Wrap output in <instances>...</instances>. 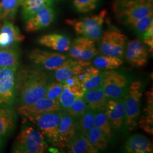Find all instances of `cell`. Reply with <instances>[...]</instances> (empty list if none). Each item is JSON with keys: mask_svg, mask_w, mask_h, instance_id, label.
<instances>
[{"mask_svg": "<svg viewBox=\"0 0 153 153\" xmlns=\"http://www.w3.org/2000/svg\"><path fill=\"white\" fill-rule=\"evenodd\" d=\"M52 79L47 71L36 66L17 69L15 96L19 105L31 104L45 97Z\"/></svg>", "mask_w": 153, "mask_h": 153, "instance_id": "6da1fadb", "label": "cell"}, {"mask_svg": "<svg viewBox=\"0 0 153 153\" xmlns=\"http://www.w3.org/2000/svg\"><path fill=\"white\" fill-rule=\"evenodd\" d=\"M112 10L119 22L130 25L137 19L153 13V0H115Z\"/></svg>", "mask_w": 153, "mask_h": 153, "instance_id": "7a4b0ae2", "label": "cell"}, {"mask_svg": "<svg viewBox=\"0 0 153 153\" xmlns=\"http://www.w3.org/2000/svg\"><path fill=\"white\" fill-rule=\"evenodd\" d=\"M48 144L42 133L30 126H23L14 144L13 152L16 153H43Z\"/></svg>", "mask_w": 153, "mask_h": 153, "instance_id": "3957f363", "label": "cell"}, {"mask_svg": "<svg viewBox=\"0 0 153 153\" xmlns=\"http://www.w3.org/2000/svg\"><path fill=\"white\" fill-rule=\"evenodd\" d=\"M143 84L139 81L131 82L124 98L125 108V125L129 131L136 126L141 113V101Z\"/></svg>", "mask_w": 153, "mask_h": 153, "instance_id": "277c9868", "label": "cell"}, {"mask_svg": "<svg viewBox=\"0 0 153 153\" xmlns=\"http://www.w3.org/2000/svg\"><path fill=\"white\" fill-rule=\"evenodd\" d=\"M99 40V50L103 55L122 57L124 54L128 38L117 27L109 26Z\"/></svg>", "mask_w": 153, "mask_h": 153, "instance_id": "5b68a950", "label": "cell"}, {"mask_svg": "<svg viewBox=\"0 0 153 153\" xmlns=\"http://www.w3.org/2000/svg\"><path fill=\"white\" fill-rule=\"evenodd\" d=\"M107 14V10L103 9L97 14L73 21L72 23L74 31L82 37L94 42L99 41L103 33V26Z\"/></svg>", "mask_w": 153, "mask_h": 153, "instance_id": "8992f818", "label": "cell"}, {"mask_svg": "<svg viewBox=\"0 0 153 153\" xmlns=\"http://www.w3.org/2000/svg\"><path fill=\"white\" fill-rule=\"evenodd\" d=\"M63 113V111L59 110L30 117L27 119L36 126L39 131L49 142L56 145L59 127Z\"/></svg>", "mask_w": 153, "mask_h": 153, "instance_id": "52a82bcc", "label": "cell"}, {"mask_svg": "<svg viewBox=\"0 0 153 153\" xmlns=\"http://www.w3.org/2000/svg\"><path fill=\"white\" fill-rule=\"evenodd\" d=\"M102 88L108 99H124L128 88L127 78L118 71H104Z\"/></svg>", "mask_w": 153, "mask_h": 153, "instance_id": "ba28073f", "label": "cell"}, {"mask_svg": "<svg viewBox=\"0 0 153 153\" xmlns=\"http://www.w3.org/2000/svg\"><path fill=\"white\" fill-rule=\"evenodd\" d=\"M60 52L36 48L29 54L28 59L33 64L45 71H54L68 59Z\"/></svg>", "mask_w": 153, "mask_h": 153, "instance_id": "9c48e42d", "label": "cell"}, {"mask_svg": "<svg viewBox=\"0 0 153 153\" xmlns=\"http://www.w3.org/2000/svg\"><path fill=\"white\" fill-rule=\"evenodd\" d=\"M18 67L0 69V107H9L15 102V78Z\"/></svg>", "mask_w": 153, "mask_h": 153, "instance_id": "30bf717a", "label": "cell"}, {"mask_svg": "<svg viewBox=\"0 0 153 153\" xmlns=\"http://www.w3.org/2000/svg\"><path fill=\"white\" fill-rule=\"evenodd\" d=\"M68 51L72 59L80 60H90L98 54L95 42L82 36L74 40Z\"/></svg>", "mask_w": 153, "mask_h": 153, "instance_id": "8fae6325", "label": "cell"}, {"mask_svg": "<svg viewBox=\"0 0 153 153\" xmlns=\"http://www.w3.org/2000/svg\"><path fill=\"white\" fill-rule=\"evenodd\" d=\"M59 110L61 109L58 99L47 97L40 99L31 104L20 105L18 108L19 114L26 118Z\"/></svg>", "mask_w": 153, "mask_h": 153, "instance_id": "7c38bea8", "label": "cell"}, {"mask_svg": "<svg viewBox=\"0 0 153 153\" xmlns=\"http://www.w3.org/2000/svg\"><path fill=\"white\" fill-rule=\"evenodd\" d=\"M126 58L132 65L143 67L148 63L149 52L146 45L138 39H133L127 42L126 48Z\"/></svg>", "mask_w": 153, "mask_h": 153, "instance_id": "4fadbf2b", "label": "cell"}, {"mask_svg": "<svg viewBox=\"0 0 153 153\" xmlns=\"http://www.w3.org/2000/svg\"><path fill=\"white\" fill-rule=\"evenodd\" d=\"M55 18V11L52 6L44 7L26 20L25 30L28 33L38 31L48 27Z\"/></svg>", "mask_w": 153, "mask_h": 153, "instance_id": "5bb4252c", "label": "cell"}, {"mask_svg": "<svg viewBox=\"0 0 153 153\" xmlns=\"http://www.w3.org/2000/svg\"><path fill=\"white\" fill-rule=\"evenodd\" d=\"M104 112L112 128L119 131L125 124L126 114L124 99H108Z\"/></svg>", "mask_w": 153, "mask_h": 153, "instance_id": "9a60e30c", "label": "cell"}, {"mask_svg": "<svg viewBox=\"0 0 153 153\" xmlns=\"http://www.w3.org/2000/svg\"><path fill=\"white\" fill-rule=\"evenodd\" d=\"M90 65L91 63L88 61L68 58L60 67L54 71V78L56 81L62 82L69 77L81 73Z\"/></svg>", "mask_w": 153, "mask_h": 153, "instance_id": "2e32d148", "label": "cell"}, {"mask_svg": "<svg viewBox=\"0 0 153 153\" xmlns=\"http://www.w3.org/2000/svg\"><path fill=\"white\" fill-rule=\"evenodd\" d=\"M63 112L59 127L57 141L55 145L60 149L65 148L67 143L78 133L75 119L64 111Z\"/></svg>", "mask_w": 153, "mask_h": 153, "instance_id": "e0dca14e", "label": "cell"}, {"mask_svg": "<svg viewBox=\"0 0 153 153\" xmlns=\"http://www.w3.org/2000/svg\"><path fill=\"white\" fill-rule=\"evenodd\" d=\"M38 43L43 46L61 53L69 51L71 41L64 35L53 33L42 36L38 39Z\"/></svg>", "mask_w": 153, "mask_h": 153, "instance_id": "ac0fdd59", "label": "cell"}, {"mask_svg": "<svg viewBox=\"0 0 153 153\" xmlns=\"http://www.w3.org/2000/svg\"><path fill=\"white\" fill-rule=\"evenodd\" d=\"M25 36L14 24L5 21L0 28V47H9L24 40Z\"/></svg>", "mask_w": 153, "mask_h": 153, "instance_id": "d6986e66", "label": "cell"}, {"mask_svg": "<svg viewBox=\"0 0 153 153\" xmlns=\"http://www.w3.org/2000/svg\"><path fill=\"white\" fill-rule=\"evenodd\" d=\"M126 153H153L152 142L144 135L135 134L129 137L124 145Z\"/></svg>", "mask_w": 153, "mask_h": 153, "instance_id": "ffe728a7", "label": "cell"}, {"mask_svg": "<svg viewBox=\"0 0 153 153\" xmlns=\"http://www.w3.org/2000/svg\"><path fill=\"white\" fill-rule=\"evenodd\" d=\"M83 98L88 109L94 112L104 111L108 99L105 95L102 86L86 91Z\"/></svg>", "mask_w": 153, "mask_h": 153, "instance_id": "44dd1931", "label": "cell"}, {"mask_svg": "<svg viewBox=\"0 0 153 153\" xmlns=\"http://www.w3.org/2000/svg\"><path fill=\"white\" fill-rule=\"evenodd\" d=\"M65 149L69 153H98V150L89 141L87 135L82 133H77L67 143Z\"/></svg>", "mask_w": 153, "mask_h": 153, "instance_id": "7402d4cb", "label": "cell"}, {"mask_svg": "<svg viewBox=\"0 0 153 153\" xmlns=\"http://www.w3.org/2000/svg\"><path fill=\"white\" fill-rule=\"evenodd\" d=\"M85 91L81 86H65L58 99L61 110L64 111L71 105L76 100L83 97Z\"/></svg>", "mask_w": 153, "mask_h": 153, "instance_id": "603a6c76", "label": "cell"}, {"mask_svg": "<svg viewBox=\"0 0 153 153\" xmlns=\"http://www.w3.org/2000/svg\"><path fill=\"white\" fill-rule=\"evenodd\" d=\"M147 99L146 108L144 109L145 114L142 115L138 121L141 128L150 134L153 133V88L145 93Z\"/></svg>", "mask_w": 153, "mask_h": 153, "instance_id": "cb8c5ba5", "label": "cell"}, {"mask_svg": "<svg viewBox=\"0 0 153 153\" xmlns=\"http://www.w3.org/2000/svg\"><path fill=\"white\" fill-rule=\"evenodd\" d=\"M16 116L9 107H0V137L5 136L14 128Z\"/></svg>", "mask_w": 153, "mask_h": 153, "instance_id": "d4e9b609", "label": "cell"}, {"mask_svg": "<svg viewBox=\"0 0 153 153\" xmlns=\"http://www.w3.org/2000/svg\"><path fill=\"white\" fill-rule=\"evenodd\" d=\"M53 0H24L22 3V16L27 20L43 8L52 6Z\"/></svg>", "mask_w": 153, "mask_h": 153, "instance_id": "484cf974", "label": "cell"}, {"mask_svg": "<svg viewBox=\"0 0 153 153\" xmlns=\"http://www.w3.org/2000/svg\"><path fill=\"white\" fill-rule=\"evenodd\" d=\"M19 53L16 49L9 47H0V69L18 66Z\"/></svg>", "mask_w": 153, "mask_h": 153, "instance_id": "4316f807", "label": "cell"}, {"mask_svg": "<svg viewBox=\"0 0 153 153\" xmlns=\"http://www.w3.org/2000/svg\"><path fill=\"white\" fill-rule=\"evenodd\" d=\"M93 64L95 67L99 69L112 71L122 65L123 61L121 57L103 55L95 57Z\"/></svg>", "mask_w": 153, "mask_h": 153, "instance_id": "83f0119b", "label": "cell"}, {"mask_svg": "<svg viewBox=\"0 0 153 153\" xmlns=\"http://www.w3.org/2000/svg\"><path fill=\"white\" fill-rule=\"evenodd\" d=\"M87 137L91 144L98 150H103L108 147L109 139L98 128L93 126L88 131Z\"/></svg>", "mask_w": 153, "mask_h": 153, "instance_id": "f1b7e54d", "label": "cell"}, {"mask_svg": "<svg viewBox=\"0 0 153 153\" xmlns=\"http://www.w3.org/2000/svg\"><path fill=\"white\" fill-rule=\"evenodd\" d=\"M23 0H1L0 18L8 21L13 19Z\"/></svg>", "mask_w": 153, "mask_h": 153, "instance_id": "f546056e", "label": "cell"}, {"mask_svg": "<svg viewBox=\"0 0 153 153\" xmlns=\"http://www.w3.org/2000/svg\"><path fill=\"white\" fill-rule=\"evenodd\" d=\"M95 112L88 109L81 116L75 119L78 133L87 135L88 131L94 126V118Z\"/></svg>", "mask_w": 153, "mask_h": 153, "instance_id": "4dcf8cb0", "label": "cell"}, {"mask_svg": "<svg viewBox=\"0 0 153 153\" xmlns=\"http://www.w3.org/2000/svg\"><path fill=\"white\" fill-rule=\"evenodd\" d=\"M94 126L103 131L110 140L112 136V126L104 111H97L94 118Z\"/></svg>", "mask_w": 153, "mask_h": 153, "instance_id": "1f68e13d", "label": "cell"}, {"mask_svg": "<svg viewBox=\"0 0 153 153\" xmlns=\"http://www.w3.org/2000/svg\"><path fill=\"white\" fill-rule=\"evenodd\" d=\"M88 107L83 98L76 100L72 104L63 111L74 119L85 113L88 110Z\"/></svg>", "mask_w": 153, "mask_h": 153, "instance_id": "d6a6232c", "label": "cell"}, {"mask_svg": "<svg viewBox=\"0 0 153 153\" xmlns=\"http://www.w3.org/2000/svg\"><path fill=\"white\" fill-rule=\"evenodd\" d=\"M152 25H153V13H151L135 21L129 26L133 28L139 36H142L143 34Z\"/></svg>", "mask_w": 153, "mask_h": 153, "instance_id": "836d02e7", "label": "cell"}, {"mask_svg": "<svg viewBox=\"0 0 153 153\" xmlns=\"http://www.w3.org/2000/svg\"><path fill=\"white\" fill-rule=\"evenodd\" d=\"M99 0H73V5L77 12L88 13L97 8Z\"/></svg>", "mask_w": 153, "mask_h": 153, "instance_id": "e575fe53", "label": "cell"}, {"mask_svg": "<svg viewBox=\"0 0 153 153\" xmlns=\"http://www.w3.org/2000/svg\"><path fill=\"white\" fill-rule=\"evenodd\" d=\"M103 77L104 72L100 71L98 74L89 77L81 83V87L85 93L88 90L101 87L103 83Z\"/></svg>", "mask_w": 153, "mask_h": 153, "instance_id": "d590c367", "label": "cell"}, {"mask_svg": "<svg viewBox=\"0 0 153 153\" xmlns=\"http://www.w3.org/2000/svg\"><path fill=\"white\" fill-rule=\"evenodd\" d=\"M64 89L62 82H52L47 90L45 97L51 99H58Z\"/></svg>", "mask_w": 153, "mask_h": 153, "instance_id": "8d00e7d4", "label": "cell"}, {"mask_svg": "<svg viewBox=\"0 0 153 153\" xmlns=\"http://www.w3.org/2000/svg\"><path fill=\"white\" fill-rule=\"evenodd\" d=\"M142 38L143 43L148 47L149 52L153 53V25L149 28L148 30L143 34Z\"/></svg>", "mask_w": 153, "mask_h": 153, "instance_id": "74e56055", "label": "cell"}, {"mask_svg": "<svg viewBox=\"0 0 153 153\" xmlns=\"http://www.w3.org/2000/svg\"><path fill=\"white\" fill-rule=\"evenodd\" d=\"M62 82L65 86H81V82L77 76L69 77Z\"/></svg>", "mask_w": 153, "mask_h": 153, "instance_id": "f35d334b", "label": "cell"}, {"mask_svg": "<svg viewBox=\"0 0 153 153\" xmlns=\"http://www.w3.org/2000/svg\"><path fill=\"white\" fill-rule=\"evenodd\" d=\"M0 9H1V2H0Z\"/></svg>", "mask_w": 153, "mask_h": 153, "instance_id": "ab89813d", "label": "cell"}, {"mask_svg": "<svg viewBox=\"0 0 153 153\" xmlns=\"http://www.w3.org/2000/svg\"><path fill=\"white\" fill-rule=\"evenodd\" d=\"M0 19H1V18H0Z\"/></svg>", "mask_w": 153, "mask_h": 153, "instance_id": "60d3db41", "label": "cell"}, {"mask_svg": "<svg viewBox=\"0 0 153 153\" xmlns=\"http://www.w3.org/2000/svg\"><path fill=\"white\" fill-rule=\"evenodd\" d=\"M23 1H24V0H23Z\"/></svg>", "mask_w": 153, "mask_h": 153, "instance_id": "b9f144b4", "label": "cell"}]
</instances>
